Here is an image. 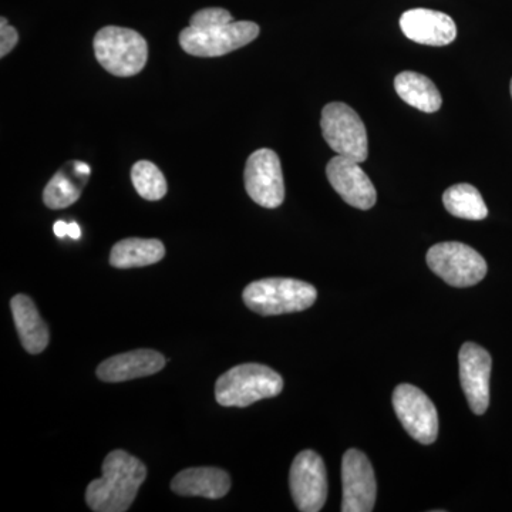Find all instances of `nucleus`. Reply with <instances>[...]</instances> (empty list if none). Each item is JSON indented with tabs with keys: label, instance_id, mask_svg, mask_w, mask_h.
I'll use <instances>...</instances> for the list:
<instances>
[{
	"label": "nucleus",
	"instance_id": "obj_2",
	"mask_svg": "<svg viewBox=\"0 0 512 512\" xmlns=\"http://www.w3.org/2000/svg\"><path fill=\"white\" fill-rule=\"evenodd\" d=\"M103 476L87 487L86 501L96 512H124L136 500L147 468L124 450L111 451L101 467Z\"/></svg>",
	"mask_w": 512,
	"mask_h": 512
},
{
	"label": "nucleus",
	"instance_id": "obj_10",
	"mask_svg": "<svg viewBox=\"0 0 512 512\" xmlns=\"http://www.w3.org/2000/svg\"><path fill=\"white\" fill-rule=\"evenodd\" d=\"M289 487L299 511L322 510L328 498V477L322 457L312 450L299 453L292 463Z\"/></svg>",
	"mask_w": 512,
	"mask_h": 512
},
{
	"label": "nucleus",
	"instance_id": "obj_25",
	"mask_svg": "<svg viewBox=\"0 0 512 512\" xmlns=\"http://www.w3.org/2000/svg\"><path fill=\"white\" fill-rule=\"evenodd\" d=\"M67 237L72 239H80L82 237V229L77 222H70L69 229H67Z\"/></svg>",
	"mask_w": 512,
	"mask_h": 512
},
{
	"label": "nucleus",
	"instance_id": "obj_18",
	"mask_svg": "<svg viewBox=\"0 0 512 512\" xmlns=\"http://www.w3.org/2000/svg\"><path fill=\"white\" fill-rule=\"evenodd\" d=\"M20 342L30 355H39L50 340L49 328L37 311L35 302L26 295H16L10 302Z\"/></svg>",
	"mask_w": 512,
	"mask_h": 512
},
{
	"label": "nucleus",
	"instance_id": "obj_4",
	"mask_svg": "<svg viewBox=\"0 0 512 512\" xmlns=\"http://www.w3.org/2000/svg\"><path fill=\"white\" fill-rule=\"evenodd\" d=\"M245 305L262 316L285 315L311 308L318 298L315 286L291 278H268L245 288Z\"/></svg>",
	"mask_w": 512,
	"mask_h": 512
},
{
	"label": "nucleus",
	"instance_id": "obj_5",
	"mask_svg": "<svg viewBox=\"0 0 512 512\" xmlns=\"http://www.w3.org/2000/svg\"><path fill=\"white\" fill-rule=\"evenodd\" d=\"M93 47L97 62L113 76H136L146 67L147 40L136 30L106 26L94 36Z\"/></svg>",
	"mask_w": 512,
	"mask_h": 512
},
{
	"label": "nucleus",
	"instance_id": "obj_26",
	"mask_svg": "<svg viewBox=\"0 0 512 512\" xmlns=\"http://www.w3.org/2000/svg\"><path fill=\"white\" fill-rule=\"evenodd\" d=\"M511 97H512V80H511Z\"/></svg>",
	"mask_w": 512,
	"mask_h": 512
},
{
	"label": "nucleus",
	"instance_id": "obj_8",
	"mask_svg": "<svg viewBox=\"0 0 512 512\" xmlns=\"http://www.w3.org/2000/svg\"><path fill=\"white\" fill-rule=\"evenodd\" d=\"M393 407L404 430L421 444H433L439 434V413L423 390L413 384H399L393 393Z\"/></svg>",
	"mask_w": 512,
	"mask_h": 512
},
{
	"label": "nucleus",
	"instance_id": "obj_7",
	"mask_svg": "<svg viewBox=\"0 0 512 512\" xmlns=\"http://www.w3.org/2000/svg\"><path fill=\"white\" fill-rule=\"evenodd\" d=\"M427 265L454 288H468L483 281L488 266L476 249L461 242H441L427 252Z\"/></svg>",
	"mask_w": 512,
	"mask_h": 512
},
{
	"label": "nucleus",
	"instance_id": "obj_1",
	"mask_svg": "<svg viewBox=\"0 0 512 512\" xmlns=\"http://www.w3.org/2000/svg\"><path fill=\"white\" fill-rule=\"evenodd\" d=\"M259 26L248 20L234 22L227 9L207 8L192 15L190 26L180 33V46L197 57H220L254 42Z\"/></svg>",
	"mask_w": 512,
	"mask_h": 512
},
{
	"label": "nucleus",
	"instance_id": "obj_14",
	"mask_svg": "<svg viewBox=\"0 0 512 512\" xmlns=\"http://www.w3.org/2000/svg\"><path fill=\"white\" fill-rule=\"evenodd\" d=\"M407 39L426 46H447L457 37V26L450 16L431 9L407 10L400 18Z\"/></svg>",
	"mask_w": 512,
	"mask_h": 512
},
{
	"label": "nucleus",
	"instance_id": "obj_12",
	"mask_svg": "<svg viewBox=\"0 0 512 512\" xmlns=\"http://www.w3.org/2000/svg\"><path fill=\"white\" fill-rule=\"evenodd\" d=\"M460 380L473 413L484 414L490 406V377L493 359L476 343H464L458 355Z\"/></svg>",
	"mask_w": 512,
	"mask_h": 512
},
{
	"label": "nucleus",
	"instance_id": "obj_21",
	"mask_svg": "<svg viewBox=\"0 0 512 512\" xmlns=\"http://www.w3.org/2000/svg\"><path fill=\"white\" fill-rule=\"evenodd\" d=\"M443 204L451 215L463 220L481 221L488 215L480 191L470 184H456L448 188L443 195Z\"/></svg>",
	"mask_w": 512,
	"mask_h": 512
},
{
	"label": "nucleus",
	"instance_id": "obj_16",
	"mask_svg": "<svg viewBox=\"0 0 512 512\" xmlns=\"http://www.w3.org/2000/svg\"><path fill=\"white\" fill-rule=\"evenodd\" d=\"M89 164L69 161L60 168L43 191V202L50 210H63L79 200L83 188L89 181Z\"/></svg>",
	"mask_w": 512,
	"mask_h": 512
},
{
	"label": "nucleus",
	"instance_id": "obj_24",
	"mask_svg": "<svg viewBox=\"0 0 512 512\" xmlns=\"http://www.w3.org/2000/svg\"><path fill=\"white\" fill-rule=\"evenodd\" d=\"M67 229H69V224L62 220L57 221L55 227H53V231H55V235L57 238L67 237Z\"/></svg>",
	"mask_w": 512,
	"mask_h": 512
},
{
	"label": "nucleus",
	"instance_id": "obj_15",
	"mask_svg": "<svg viewBox=\"0 0 512 512\" xmlns=\"http://www.w3.org/2000/svg\"><path fill=\"white\" fill-rule=\"evenodd\" d=\"M165 357L156 350L138 349L104 360L97 367V376L103 382L120 383L156 375L165 366Z\"/></svg>",
	"mask_w": 512,
	"mask_h": 512
},
{
	"label": "nucleus",
	"instance_id": "obj_17",
	"mask_svg": "<svg viewBox=\"0 0 512 512\" xmlns=\"http://www.w3.org/2000/svg\"><path fill=\"white\" fill-rule=\"evenodd\" d=\"M171 490L184 497H204L218 500L231 490L227 471L215 467L187 468L171 481Z\"/></svg>",
	"mask_w": 512,
	"mask_h": 512
},
{
	"label": "nucleus",
	"instance_id": "obj_23",
	"mask_svg": "<svg viewBox=\"0 0 512 512\" xmlns=\"http://www.w3.org/2000/svg\"><path fill=\"white\" fill-rule=\"evenodd\" d=\"M18 42V30L9 25L8 19H0V57L9 55Z\"/></svg>",
	"mask_w": 512,
	"mask_h": 512
},
{
	"label": "nucleus",
	"instance_id": "obj_9",
	"mask_svg": "<svg viewBox=\"0 0 512 512\" xmlns=\"http://www.w3.org/2000/svg\"><path fill=\"white\" fill-rule=\"evenodd\" d=\"M245 188L251 200L261 207H281L285 200L281 160L274 150L261 148L249 156L244 171Z\"/></svg>",
	"mask_w": 512,
	"mask_h": 512
},
{
	"label": "nucleus",
	"instance_id": "obj_3",
	"mask_svg": "<svg viewBox=\"0 0 512 512\" xmlns=\"http://www.w3.org/2000/svg\"><path fill=\"white\" fill-rule=\"evenodd\" d=\"M284 380L271 367L247 363L232 367L215 384V399L224 407H248L278 396Z\"/></svg>",
	"mask_w": 512,
	"mask_h": 512
},
{
	"label": "nucleus",
	"instance_id": "obj_11",
	"mask_svg": "<svg viewBox=\"0 0 512 512\" xmlns=\"http://www.w3.org/2000/svg\"><path fill=\"white\" fill-rule=\"evenodd\" d=\"M343 512H370L375 508V471L362 451L352 448L342 460Z\"/></svg>",
	"mask_w": 512,
	"mask_h": 512
},
{
	"label": "nucleus",
	"instance_id": "obj_20",
	"mask_svg": "<svg viewBox=\"0 0 512 512\" xmlns=\"http://www.w3.org/2000/svg\"><path fill=\"white\" fill-rule=\"evenodd\" d=\"M164 256V244L158 239L127 238L111 249L110 264L119 269L143 268L157 264Z\"/></svg>",
	"mask_w": 512,
	"mask_h": 512
},
{
	"label": "nucleus",
	"instance_id": "obj_13",
	"mask_svg": "<svg viewBox=\"0 0 512 512\" xmlns=\"http://www.w3.org/2000/svg\"><path fill=\"white\" fill-rule=\"evenodd\" d=\"M326 175L333 190L352 207L363 211L375 207L377 200L375 185L357 161L350 160L348 157H333L326 167Z\"/></svg>",
	"mask_w": 512,
	"mask_h": 512
},
{
	"label": "nucleus",
	"instance_id": "obj_22",
	"mask_svg": "<svg viewBox=\"0 0 512 512\" xmlns=\"http://www.w3.org/2000/svg\"><path fill=\"white\" fill-rule=\"evenodd\" d=\"M131 181L138 195L147 201L161 200L168 191L164 174L151 161H137L131 168Z\"/></svg>",
	"mask_w": 512,
	"mask_h": 512
},
{
	"label": "nucleus",
	"instance_id": "obj_19",
	"mask_svg": "<svg viewBox=\"0 0 512 512\" xmlns=\"http://www.w3.org/2000/svg\"><path fill=\"white\" fill-rule=\"evenodd\" d=\"M394 89L404 103L423 113H436L443 104L436 84L424 74L402 72L394 80Z\"/></svg>",
	"mask_w": 512,
	"mask_h": 512
},
{
	"label": "nucleus",
	"instance_id": "obj_6",
	"mask_svg": "<svg viewBox=\"0 0 512 512\" xmlns=\"http://www.w3.org/2000/svg\"><path fill=\"white\" fill-rule=\"evenodd\" d=\"M320 127L323 138L336 156L348 157L357 163L366 161L369 143L365 123L348 104L339 101L326 104Z\"/></svg>",
	"mask_w": 512,
	"mask_h": 512
}]
</instances>
